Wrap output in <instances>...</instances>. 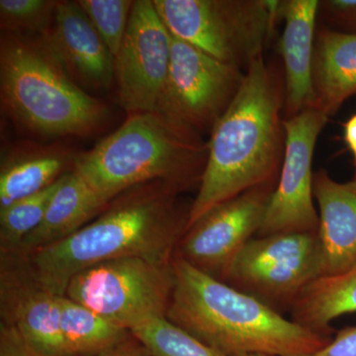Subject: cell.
I'll return each instance as SVG.
<instances>
[{"label": "cell", "instance_id": "24", "mask_svg": "<svg viewBox=\"0 0 356 356\" xmlns=\"http://www.w3.org/2000/svg\"><path fill=\"white\" fill-rule=\"evenodd\" d=\"M77 3L107 48L116 57L130 20L134 1L131 0H79Z\"/></svg>", "mask_w": 356, "mask_h": 356}, {"label": "cell", "instance_id": "1", "mask_svg": "<svg viewBox=\"0 0 356 356\" xmlns=\"http://www.w3.org/2000/svg\"><path fill=\"white\" fill-rule=\"evenodd\" d=\"M180 191L165 181L133 187L74 235L26 254V264L39 284L58 296L76 274L102 262L142 257L170 264L188 218L178 204Z\"/></svg>", "mask_w": 356, "mask_h": 356}, {"label": "cell", "instance_id": "31", "mask_svg": "<svg viewBox=\"0 0 356 356\" xmlns=\"http://www.w3.org/2000/svg\"><path fill=\"white\" fill-rule=\"evenodd\" d=\"M245 356H275V355H266V353H250V355H247Z\"/></svg>", "mask_w": 356, "mask_h": 356}, {"label": "cell", "instance_id": "18", "mask_svg": "<svg viewBox=\"0 0 356 356\" xmlns=\"http://www.w3.org/2000/svg\"><path fill=\"white\" fill-rule=\"evenodd\" d=\"M74 154L62 146L21 144L4 156L0 172V211L44 191L72 170Z\"/></svg>", "mask_w": 356, "mask_h": 356}, {"label": "cell", "instance_id": "3", "mask_svg": "<svg viewBox=\"0 0 356 356\" xmlns=\"http://www.w3.org/2000/svg\"><path fill=\"white\" fill-rule=\"evenodd\" d=\"M175 282L166 317L228 356H311L332 337L302 327L261 301L173 259Z\"/></svg>", "mask_w": 356, "mask_h": 356}, {"label": "cell", "instance_id": "30", "mask_svg": "<svg viewBox=\"0 0 356 356\" xmlns=\"http://www.w3.org/2000/svg\"><path fill=\"white\" fill-rule=\"evenodd\" d=\"M343 140L353 156L356 173V112L344 122Z\"/></svg>", "mask_w": 356, "mask_h": 356}, {"label": "cell", "instance_id": "28", "mask_svg": "<svg viewBox=\"0 0 356 356\" xmlns=\"http://www.w3.org/2000/svg\"><path fill=\"white\" fill-rule=\"evenodd\" d=\"M311 356H356V327H346L336 332L325 348Z\"/></svg>", "mask_w": 356, "mask_h": 356}, {"label": "cell", "instance_id": "21", "mask_svg": "<svg viewBox=\"0 0 356 356\" xmlns=\"http://www.w3.org/2000/svg\"><path fill=\"white\" fill-rule=\"evenodd\" d=\"M60 329L67 356H98L126 341L129 332L65 295L60 298Z\"/></svg>", "mask_w": 356, "mask_h": 356}, {"label": "cell", "instance_id": "13", "mask_svg": "<svg viewBox=\"0 0 356 356\" xmlns=\"http://www.w3.org/2000/svg\"><path fill=\"white\" fill-rule=\"evenodd\" d=\"M60 298L39 284L28 267H2L4 323L14 325L30 348L42 356H67L60 329Z\"/></svg>", "mask_w": 356, "mask_h": 356}, {"label": "cell", "instance_id": "19", "mask_svg": "<svg viewBox=\"0 0 356 356\" xmlns=\"http://www.w3.org/2000/svg\"><path fill=\"white\" fill-rule=\"evenodd\" d=\"M316 108L327 117L356 95V35L324 28L314 49Z\"/></svg>", "mask_w": 356, "mask_h": 356}, {"label": "cell", "instance_id": "12", "mask_svg": "<svg viewBox=\"0 0 356 356\" xmlns=\"http://www.w3.org/2000/svg\"><path fill=\"white\" fill-rule=\"evenodd\" d=\"M276 184L254 187L212 208L185 229L178 257L222 281L238 252L259 233Z\"/></svg>", "mask_w": 356, "mask_h": 356}, {"label": "cell", "instance_id": "15", "mask_svg": "<svg viewBox=\"0 0 356 356\" xmlns=\"http://www.w3.org/2000/svg\"><path fill=\"white\" fill-rule=\"evenodd\" d=\"M313 192L320 219L321 277L337 275L356 264V177L341 184L320 170L314 175Z\"/></svg>", "mask_w": 356, "mask_h": 356}, {"label": "cell", "instance_id": "4", "mask_svg": "<svg viewBox=\"0 0 356 356\" xmlns=\"http://www.w3.org/2000/svg\"><path fill=\"white\" fill-rule=\"evenodd\" d=\"M208 144L200 134L158 112L129 115L120 128L74 159L76 172L107 202L149 182L179 189L200 180Z\"/></svg>", "mask_w": 356, "mask_h": 356}, {"label": "cell", "instance_id": "14", "mask_svg": "<svg viewBox=\"0 0 356 356\" xmlns=\"http://www.w3.org/2000/svg\"><path fill=\"white\" fill-rule=\"evenodd\" d=\"M76 84L108 89L115 58L77 1H58L53 22L40 35Z\"/></svg>", "mask_w": 356, "mask_h": 356}, {"label": "cell", "instance_id": "7", "mask_svg": "<svg viewBox=\"0 0 356 356\" xmlns=\"http://www.w3.org/2000/svg\"><path fill=\"white\" fill-rule=\"evenodd\" d=\"M175 282L173 261L124 257L83 269L70 280L65 295L131 332L166 316Z\"/></svg>", "mask_w": 356, "mask_h": 356}, {"label": "cell", "instance_id": "10", "mask_svg": "<svg viewBox=\"0 0 356 356\" xmlns=\"http://www.w3.org/2000/svg\"><path fill=\"white\" fill-rule=\"evenodd\" d=\"M329 117L316 107L283 120L284 156L264 222L257 236L281 233H318V213L314 206V151Z\"/></svg>", "mask_w": 356, "mask_h": 356}, {"label": "cell", "instance_id": "26", "mask_svg": "<svg viewBox=\"0 0 356 356\" xmlns=\"http://www.w3.org/2000/svg\"><path fill=\"white\" fill-rule=\"evenodd\" d=\"M320 9L330 29L356 35V0H325L320 2Z\"/></svg>", "mask_w": 356, "mask_h": 356}, {"label": "cell", "instance_id": "6", "mask_svg": "<svg viewBox=\"0 0 356 356\" xmlns=\"http://www.w3.org/2000/svg\"><path fill=\"white\" fill-rule=\"evenodd\" d=\"M173 38L226 64L245 67L262 56L280 1L269 0H154Z\"/></svg>", "mask_w": 356, "mask_h": 356}, {"label": "cell", "instance_id": "9", "mask_svg": "<svg viewBox=\"0 0 356 356\" xmlns=\"http://www.w3.org/2000/svg\"><path fill=\"white\" fill-rule=\"evenodd\" d=\"M245 74L172 37L170 70L156 112L194 132L212 131Z\"/></svg>", "mask_w": 356, "mask_h": 356}, {"label": "cell", "instance_id": "20", "mask_svg": "<svg viewBox=\"0 0 356 356\" xmlns=\"http://www.w3.org/2000/svg\"><path fill=\"white\" fill-rule=\"evenodd\" d=\"M291 320L332 337L334 318L356 313V264L337 275L323 276L308 285L293 304Z\"/></svg>", "mask_w": 356, "mask_h": 356}, {"label": "cell", "instance_id": "8", "mask_svg": "<svg viewBox=\"0 0 356 356\" xmlns=\"http://www.w3.org/2000/svg\"><path fill=\"white\" fill-rule=\"evenodd\" d=\"M321 276L318 233H281L252 238L222 281L283 315Z\"/></svg>", "mask_w": 356, "mask_h": 356}, {"label": "cell", "instance_id": "27", "mask_svg": "<svg viewBox=\"0 0 356 356\" xmlns=\"http://www.w3.org/2000/svg\"><path fill=\"white\" fill-rule=\"evenodd\" d=\"M0 356H42L25 343L14 325L2 322L0 325Z\"/></svg>", "mask_w": 356, "mask_h": 356}, {"label": "cell", "instance_id": "25", "mask_svg": "<svg viewBox=\"0 0 356 356\" xmlns=\"http://www.w3.org/2000/svg\"><path fill=\"white\" fill-rule=\"evenodd\" d=\"M58 1L0 0V27L9 34H43L50 28Z\"/></svg>", "mask_w": 356, "mask_h": 356}, {"label": "cell", "instance_id": "22", "mask_svg": "<svg viewBox=\"0 0 356 356\" xmlns=\"http://www.w3.org/2000/svg\"><path fill=\"white\" fill-rule=\"evenodd\" d=\"M130 332L152 356H228L173 324L166 316L153 318Z\"/></svg>", "mask_w": 356, "mask_h": 356}, {"label": "cell", "instance_id": "2", "mask_svg": "<svg viewBox=\"0 0 356 356\" xmlns=\"http://www.w3.org/2000/svg\"><path fill=\"white\" fill-rule=\"evenodd\" d=\"M284 99L277 72L261 56L211 131L207 163L185 229L219 204L276 182L285 140Z\"/></svg>", "mask_w": 356, "mask_h": 356}, {"label": "cell", "instance_id": "23", "mask_svg": "<svg viewBox=\"0 0 356 356\" xmlns=\"http://www.w3.org/2000/svg\"><path fill=\"white\" fill-rule=\"evenodd\" d=\"M38 193L16 201L0 211V243L3 252H17L21 243L43 221L60 179Z\"/></svg>", "mask_w": 356, "mask_h": 356}, {"label": "cell", "instance_id": "29", "mask_svg": "<svg viewBox=\"0 0 356 356\" xmlns=\"http://www.w3.org/2000/svg\"><path fill=\"white\" fill-rule=\"evenodd\" d=\"M149 353L142 346L131 341L127 339L117 344L111 350L105 351L98 356H147Z\"/></svg>", "mask_w": 356, "mask_h": 356}, {"label": "cell", "instance_id": "16", "mask_svg": "<svg viewBox=\"0 0 356 356\" xmlns=\"http://www.w3.org/2000/svg\"><path fill=\"white\" fill-rule=\"evenodd\" d=\"M318 11V0L280 1L278 14L285 21L280 46L285 67L286 119L315 106L314 39Z\"/></svg>", "mask_w": 356, "mask_h": 356}, {"label": "cell", "instance_id": "5", "mask_svg": "<svg viewBox=\"0 0 356 356\" xmlns=\"http://www.w3.org/2000/svg\"><path fill=\"white\" fill-rule=\"evenodd\" d=\"M0 95L6 113L41 137H88L109 117L107 105L74 83L40 35L2 34Z\"/></svg>", "mask_w": 356, "mask_h": 356}, {"label": "cell", "instance_id": "11", "mask_svg": "<svg viewBox=\"0 0 356 356\" xmlns=\"http://www.w3.org/2000/svg\"><path fill=\"white\" fill-rule=\"evenodd\" d=\"M172 37L154 0L134 1L125 37L115 57L119 102L129 115L156 112L165 86Z\"/></svg>", "mask_w": 356, "mask_h": 356}, {"label": "cell", "instance_id": "17", "mask_svg": "<svg viewBox=\"0 0 356 356\" xmlns=\"http://www.w3.org/2000/svg\"><path fill=\"white\" fill-rule=\"evenodd\" d=\"M100 194L74 170L65 173L51 197L43 221L21 243L28 254L74 235L108 206Z\"/></svg>", "mask_w": 356, "mask_h": 356}]
</instances>
